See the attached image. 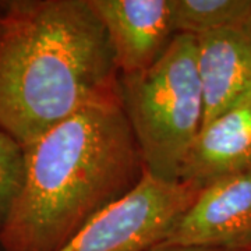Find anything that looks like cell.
Returning <instances> with one entry per match:
<instances>
[{"label":"cell","instance_id":"obj_1","mask_svg":"<svg viewBox=\"0 0 251 251\" xmlns=\"http://www.w3.org/2000/svg\"><path fill=\"white\" fill-rule=\"evenodd\" d=\"M0 28V130L27 147L82 109L120 102L119 69L90 0H16Z\"/></svg>","mask_w":251,"mask_h":251},{"label":"cell","instance_id":"obj_2","mask_svg":"<svg viewBox=\"0 0 251 251\" xmlns=\"http://www.w3.org/2000/svg\"><path fill=\"white\" fill-rule=\"evenodd\" d=\"M24 150V183L0 229L1 251H57L147 173L120 102L82 109Z\"/></svg>","mask_w":251,"mask_h":251},{"label":"cell","instance_id":"obj_3","mask_svg":"<svg viewBox=\"0 0 251 251\" xmlns=\"http://www.w3.org/2000/svg\"><path fill=\"white\" fill-rule=\"evenodd\" d=\"M119 98L145 172L162 181H179L204 125L196 36L180 34L151 67L119 74Z\"/></svg>","mask_w":251,"mask_h":251},{"label":"cell","instance_id":"obj_4","mask_svg":"<svg viewBox=\"0 0 251 251\" xmlns=\"http://www.w3.org/2000/svg\"><path fill=\"white\" fill-rule=\"evenodd\" d=\"M200 190L145 173L138 186L109 206L57 251H141L163 243Z\"/></svg>","mask_w":251,"mask_h":251},{"label":"cell","instance_id":"obj_5","mask_svg":"<svg viewBox=\"0 0 251 251\" xmlns=\"http://www.w3.org/2000/svg\"><path fill=\"white\" fill-rule=\"evenodd\" d=\"M163 243L251 250V171L201 188Z\"/></svg>","mask_w":251,"mask_h":251},{"label":"cell","instance_id":"obj_6","mask_svg":"<svg viewBox=\"0 0 251 251\" xmlns=\"http://www.w3.org/2000/svg\"><path fill=\"white\" fill-rule=\"evenodd\" d=\"M106 29L119 74L158 62L177 36L172 0H90Z\"/></svg>","mask_w":251,"mask_h":251},{"label":"cell","instance_id":"obj_7","mask_svg":"<svg viewBox=\"0 0 251 251\" xmlns=\"http://www.w3.org/2000/svg\"><path fill=\"white\" fill-rule=\"evenodd\" d=\"M204 125L251 99V27L196 36Z\"/></svg>","mask_w":251,"mask_h":251},{"label":"cell","instance_id":"obj_8","mask_svg":"<svg viewBox=\"0 0 251 251\" xmlns=\"http://www.w3.org/2000/svg\"><path fill=\"white\" fill-rule=\"evenodd\" d=\"M251 171V99L202 126L188 150L179 181L201 190Z\"/></svg>","mask_w":251,"mask_h":251},{"label":"cell","instance_id":"obj_9","mask_svg":"<svg viewBox=\"0 0 251 251\" xmlns=\"http://www.w3.org/2000/svg\"><path fill=\"white\" fill-rule=\"evenodd\" d=\"M172 17L177 35L247 28L251 27V0H172Z\"/></svg>","mask_w":251,"mask_h":251},{"label":"cell","instance_id":"obj_10","mask_svg":"<svg viewBox=\"0 0 251 251\" xmlns=\"http://www.w3.org/2000/svg\"><path fill=\"white\" fill-rule=\"evenodd\" d=\"M25 175V150L0 130V229L17 201Z\"/></svg>","mask_w":251,"mask_h":251},{"label":"cell","instance_id":"obj_11","mask_svg":"<svg viewBox=\"0 0 251 251\" xmlns=\"http://www.w3.org/2000/svg\"><path fill=\"white\" fill-rule=\"evenodd\" d=\"M141 251H251V250H230V249H211V247H193V246H176L159 243Z\"/></svg>","mask_w":251,"mask_h":251},{"label":"cell","instance_id":"obj_12","mask_svg":"<svg viewBox=\"0 0 251 251\" xmlns=\"http://www.w3.org/2000/svg\"><path fill=\"white\" fill-rule=\"evenodd\" d=\"M0 28H1V14H0Z\"/></svg>","mask_w":251,"mask_h":251}]
</instances>
